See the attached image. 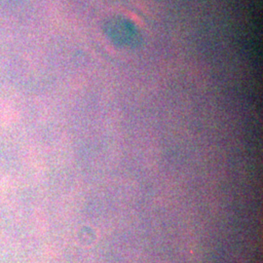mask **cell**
<instances>
[{
	"instance_id": "6da1fadb",
	"label": "cell",
	"mask_w": 263,
	"mask_h": 263,
	"mask_svg": "<svg viewBox=\"0 0 263 263\" xmlns=\"http://www.w3.org/2000/svg\"><path fill=\"white\" fill-rule=\"evenodd\" d=\"M109 36L119 44L134 45L138 39L136 28L124 20H113L109 24Z\"/></svg>"
}]
</instances>
